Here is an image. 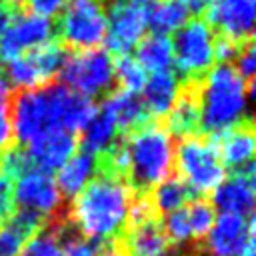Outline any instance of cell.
Returning <instances> with one entry per match:
<instances>
[{
	"label": "cell",
	"instance_id": "cell-3",
	"mask_svg": "<svg viewBox=\"0 0 256 256\" xmlns=\"http://www.w3.org/2000/svg\"><path fill=\"white\" fill-rule=\"evenodd\" d=\"M126 182L134 194H148L156 184L174 174L172 136L160 122L124 134Z\"/></svg>",
	"mask_w": 256,
	"mask_h": 256
},
{
	"label": "cell",
	"instance_id": "cell-34",
	"mask_svg": "<svg viewBox=\"0 0 256 256\" xmlns=\"http://www.w3.org/2000/svg\"><path fill=\"white\" fill-rule=\"evenodd\" d=\"M12 96V84L6 76V70L0 66V100H10Z\"/></svg>",
	"mask_w": 256,
	"mask_h": 256
},
{
	"label": "cell",
	"instance_id": "cell-23",
	"mask_svg": "<svg viewBox=\"0 0 256 256\" xmlns=\"http://www.w3.org/2000/svg\"><path fill=\"white\" fill-rule=\"evenodd\" d=\"M146 6V22L154 34L176 32L190 20V10L184 0H148Z\"/></svg>",
	"mask_w": 256,
	"mask_h": 256
},
{
	"label": "cell",
	"instance_id": "cell-22",
	"mask_svg": "<svg viewBox=\"0 0 256 256\" xmlns=\"http://www.w3.org/2000/svg\"><path fill=\"white\" fill-rule=\"evenodd\" d=\"M120 136H122V132L118 130L112 114L106 112L102 106H98L94 118L82 130L80 150H86L90 154H104L118 142Z\"/></svg>",
	"mask_w": 256,
	"mask_h": 256
},
{
	"label": "cell",
	"instance_id": "cell-31",
	"mask_svg": "<svg viewBox=\"0 0 256 256\" xmlns=\"http://www.w3.org/2000/svg\"><path fill=\"white\" fill-rule=\"evenodd\" d=\"M68 0H20L22 10L44 16V18H54L62 12Z\"/></svg>",
	"mask_w": 256,
	"mask_h": 256
},
{
	"label": "cell",
	"instance_id": "cell-5",
	"mask_svg": "<svg viewBox=\"0 0 256 256\" xmlns=\"http://www.w3.org/2000/svg\"><path fill=\"white\" fill-rule=\"evenodd\" d=\"M174 174L200 198L212 194L226 178L216 144L204 134L178 138L174 144Z\"/></svg>",
	"mask_w": 256,
	"mask_h": 256
},
{
	"label": "cell",
	"instance_id": "cell-27",
	"mask_svg": "<svg viewBox=\"0 0 256 256\" xmlns=\"http://www.w3.org/2000/svg\"><path fill=\"white\" fill-rule=\"evenodd\" d=\"M186 214H188V224L192 232V244L200 246L216 220V210L208 198H196L186 204Z\"/></svg>",
	"mask_w": 256,
	"mask_h": 256
},
{
	"label": "cell",
	"instance_id": "cell-21",
	"mask_svg": "<svg viewBox=\"0 0 256 256\" xmlns=\"http://www.w3.org/2000/svg\"><path fill=\"white\" fill-rule=\"evenodd\" d=\"M182 86V78L176 74V70H164L154 72L150 78H146V84L142 88V102L150 114V118H162L170 112L178 92Z\"/></svg>",
	"mask_w": 256,
	"mask_h": 256
},
{
	"label": "cell",
	"instance_id": "cell-20",
	"mask_svg": "<svg viewBox=\"0 0 256 256\" xmlns=\"http://www.w3.org/2000/svg\"><path fill=\"white\" fill-rule=\"evenodd\" d=\"M102 108L112 114L118 130L122 134H130V132L142 128L144 124L152 122L142 98L136 92H126V90L116 88L112 94H108L104 98Z\"/></svg>",
	"mask_w": 256,
	"mask_h": 256
},
{
	"label": "cell",
	"instance_id": "cell-29",
	"mask_svg": "<svg viewBox=\"0 0 256 256\" xmlns=\"http://www.w3.org/2000/svg\"><path fill=\"white\" fill-rule=\"evenodd\" d=\"M62 240H66L64 242V256H96L92 242L86 240V238H82L74 230V226L70 224V220H68V224L62 230Z\"/></svg>",
	"mask_w": 256,
	"mask_h": 256
},
{
	"label": "cell",
	"instance_id": "cell-7",
	"mask_svg": "<svg viewBox=\"0 0 256 256\" xmlns=\"http://www.w3.org/2000/svg\"><path fill=\"white\" fill-rule=\"evenodd\" d=\"M54 24L56 40L70 52L90 50L104 42L108 14L100 0H68Z\"/></svg>",
	"mask_w": 256,
	"mask_h": 256
},
{
	"label": "cell",
	"instance_id": "cell-19",
	"mask_svg": "<svg viewBox=\"0 0 256 256\" xmlns=\"http://www.w3.org/2000/svg\"><path fill=\"white\" fill-rule=\"evenodd\" d=\"M98 170V158L96 154H90L86 150L74 152L60 168L54 178L56 188L66 204L74 200V196L92 180V176Z\"/></svg>",
	"mask_w": 256,
	"mask_h": 256
},
{
	"label": "cell",
	"instance_id": "cell-28",
	"mask_svg": "<svg viewBox=\"0 0 256 256\" xmlns=\"http://www.w3.org/2000/svg\"><path fill=\"white\" fill-rule=\"evenodd\" d=\"M114 74H116V86L126 92L138 94L146 84V70L130 54L118 58V62L114 64Z\"/></svg>",
	"mask_w": 256,
	"mask_h": 256
},
{
	"label": "cell",
	"instance_id": "cell-15",
	"mask_svg": "<svg viewBox=\"0 0 256 256\" xmlns=\"http://www.w3.org/2000/svg\"><path fill=\"white\" fill-rule=\"evenodd\" d=\"M216 144L224 168H230L232 174H254V124L252 118H246L228 130L208 136Z\"/></svg>",
	"mask_w": 256,
	"mask_h": 256
},
{
	"label": "cell",
	"instance_id": "cell-12",
	"mask_svg": "<svg viewBox=\"0 0 256 256\" xmlns=\"http://www.w3.org/2000/svg\"><path fill=\"white\" fill-rule=\"evenodd\" d=\"M252 240L254 216L242 218L236 214H220L198 250L202 256H242Z\"/></svg>",
	"mask_w": 256,
	"mask_h": 256
},
{
	"label": "cell",
	"instance_id": "cell-25",
	"mask_svg": "<svg viewBox=\"0 0 256 256\" xmlns=\"http://www.w3.org/2000/svg\"><path fill=\"white\" fill-rule=\"evenodd\" d=\"M138 64L144 70L152 72H164L172 66V44L170 38L164 34H148L136 44V56Z\"/></svg>",
	"mask_w": 256,
	"mask_h": 256
},
{
	"label": "cell",
	"instance_id": "cell-30",
	"mask_svg": "<svg viewBox=\"0 0 256 256\" xmlns=\"http://www.w3.org/2000/svg\"><path fill=\"white\" fill-rule=\"evenodd\" d=\"M230 66L238 72V76H240L242 80L254 82V68H256L254 40H246V42L240 46V50H238V54H236V58L232 60Z\"/></svg>",
	"mask_w": 256,
	"mask_h": 256
},
{
	"label": "cell",
	"instance_id": "cell-14",
	"mask_svg": "<svg viewBox=\"0 0 256 256\" xmlns=\"http://www.w3.org/2000/svg\"><path fill=\"white\" fill-rule=\"evenodd\" d=\"M204 14V20L216 34L236 42L252 40L254 0H208Z\"/></svg>",
	"mask_w": 256,
	"mask_h": 256
},
{
	"label": "cell",
	"instance_id": "cell-13",
	"mask_svg": "<svg viewBox=\"0 0 256 256\" xmlns=\"http://www.w3.org/2000/svg\"><path fill=\"white\" fill-rule=\"evenodd\" d=\"M106 14L110 18H108V26H106V38H104L106 48L104 50L108 54L126 56L144 38V32L148 28L146 6H144V2L132 0L130 4L114 8Z\"/></svg>",
	"mask_w": 256,
	"mask_h": 256
},
{
	"label": "cell",
	"instance_id": "cell-4",
	"mask_svg": "<svg viewBox=\"0 0 256 256\" xmlns=\"http://www.w3.org/2000/svg\"><path fill=\"white\" fill-rule=\"evenodd\" d=\"M72 90L60 82H50L34 90H16L8 100L10 124L16 146H28L40 134L62 128Z\"/></svg>",
	"mask_w": 256,
	"mask_h": 256
},
{
	"label": "cell",
	"instance_id": "cell-11",
	"mask_svg": "<svg viewBox=\"0 0 256 256\" xmlns=\"http://www.w3.org/2000/svg\"><path fill=\"white\" fill-rule=\"evenodd\" d=\"M56 38L54 18H44L26 10L12 16L6 30L0 34V62H10L22 52Z\"/></svg>",
	"mask_w": 256,
	"mask_h": 256
},
{
	"label": "cell",
	"instance_id": "cell-10",
	"mask_svg": "<svg viewBox=\"0 0 256 256\" xmlns=\"http://www.w3.org/2000/svg\"><path fill=\"white\" fill-rule=\"evenodd\" d=\"M12 202L14 210L36 214L46 222L64 216L68 208V204H64L56 188L54 176L38 168H30L22 172L18 178H14Z\"/></svg>",
	"mask_w": 256,
	"mask_h": 256
},
{
	"label": "cell",
	"instance_id": "cell-6",
	"mask_svg": "<svg viewBox=\"0 0 256 256\" xmlns=\"http://www.w3.org/2000/svg\"><path fill=\"white\" fill-rule=\"evenodd\" d=\"M58 76L60 84L90 100L100 96L106 98L118 88L112 54H108L104 48L70 52Z\"/></svg>",
	"mask_w": 256,
	"mask_h": 256
},
{
	"label": "cell",
	"instance_id": "cell-2",
	"mask_svg": "<svg viewBox=\"0 0 256 256\" xmlns=\"http://www.w3.org/2000/svg\"><path fill=\"white\" fill-rule=\"evenodd\" d=\"M252 82H246L230 64L214 66L200 84V134L216 136L230 126L252 118L248 98Z\"/></svg>",
	"mask_w": 256,
	"mask_h": 256
},
{
	"label": "cell",
	"instance_id": "cell-16",
	"mask_svg": "<svg viewBox=\"0 0 256 256\" xmlns=\"http://www.w3.org/2000/svg\"><path fill=\"white\" fill-rule=\"evenodd\" d=\"M78 148V138L74 132H68L64 128H52L44 134H40L36 140H32L28 146H24L30 162L34 168L52 172L58 170Z\"/></svg>",
	"mask_w": 256,
	"mask_h": 256
},
{
	"label": "cell",
	"instance_id": "cell-17",
	"mask_svg": "<svg viewBox=\"0 0 256 256\" xmlns=\"http://www.w3.org/2000/svg\"><path fill=\"white\" fill-rule=\"evenodd\" d=\"M200 84L202 80H182L180 92L162 122L172 138L200 134Z\"/></svg>",
	"mask_w": 256,
	"mask_h": 256
},
{
	"label": "cell",
	"instance_id": "cell-24",
	"mask_svg": "<svg viewBox=\"0 0 256 256\" xmlns=\"http://www.w3.org/2000/svg\"><path fill=\"white\" fill-rule=\"evenodd\" d=\"M68 224V216L46 222L18 252V256H64L62 230Z\"/></svg>",
	"mask_w": 256,
	"mask_h": 256
},
{
	"label": "cell",
	"instance_id": "cell-36",
	"mask_svg": "<svg viewBox=\"0 0 256 256\" xmlns=\"http://www.w3.org/2000/svg\"><path fill=\"white\" fill-rule=\"evenodd\" d=\"M242 256H256V252H254V240H252V242L246 246V250L242 252Z\"/></svg>",
	"mask_w": 256,
	"mask_h": 256
},
{
	"label": "cell",
	"instance_id": "cell-35",
	"mask_svg": "<svg viewBox=\"0 0 256 256\" xmlns=\"http://www.w3.org/2000/svg\"><path fill=\"white\" fill-rule=\"evenodd\" d=\"M100 2H102V6L106 8V12H110V10H114V8H120V6L130 4L132 0H100Z\"/></svg>",
	"mask_w": 256,
	"mask_h": 256
},
{
	"label": "cell",
	"instance_id": "cell-1",
	"mask_svg": "<svg viewBox=\"0 0 256 256\" xmlns=\"http://www.w3.org/2000/svg\"><path fill=\"white\" fill-rule=\"evenodd\" d=\"M128 182L108 170H96L92 180L74 196L66 216L86 240H108L124 232L134 202Z\"/></svg>",
	"mask_w": 256,
	"mask_h": 256
},
{
	"label": "cell",
	"instance_id": "cell-26",
	"mask_svg": "<svg viewBox=\"0 0 256 256\" xmlns=\"http://www.w3.org/2000/svg\"><path fill=\"white\" fill-rule=\"evenodd\" d=\"M190 196H192V192L176 174L168 176L166 180H162L160 184H156L148 192V198H150V202H152V206L160 218L186 206L190 202Z\"/></svg>",
	"mask_w": 256,
	"mask_h": 256
},
{
	"label": "cell",
	"instance_id": "cell-18",
	"mask_svg": "<svg viewBox=\"0 0 256 256\" xmlns=\"http://www.w3.org/2000/svg\"><path fill=\"white\" fill-rule=\"evenodd\" d=\"M212 206L222 214L250 218L254 210V174H230L212 192Z\"/></svg>",
	"mask_w": 256,
	"mask_h": 256
},
{
	"label": "cell",
	"instance_id": "cell-33",
	"mask_svg": "<svg viewBox=\"0 0 256 256\" xmlns=\"http://www.w3.org/2000/svg\"><path fill=\"white\" fill-rule=\"evenodd\" d=\"M14 212V202H12V180L2 174L0 170V224L8 220Z\"/></svg>",
	"mask_w": 256,
	"mask_h": 256
},
{
	"label": "cell",
	"instance_id": "cell-8",
	"mask_svg": "<svg viewBox=\"0 0 256 256\" xmlns=\"http://www.w3.org/2000/svg\"><path fill=\"white\" fill-rule=\"evenodd\" d=\"M172 62L182 80H204L214 68V30L204 18H190L170 40Z\"/></svg>",
	"mask_w": 256,
	"mask_h": 256
},
{
	"label": "cell",
	"instance_id": "cell-32",
	"mask_svg": "<svg viewBox=\"0 0 256 256\" xmlns=\"http://www.w3.org/2000/svg\"><path fill=\"white\" fill-rule=\"evenodd\" d=\"M14 146V134L10 124V112H8V100H0V156Z\"/></svg>",
	"mask_w": 256,
	"mask_h": 256
},
{
	"label": "cell",
	"instance_id": "cell-9",
	"mask_svg": "<svg viewBox=\"0 0 256 256\" xmlns=\"http://www.w3.org/2000/svg\"><path fill=\"white\" fill-rule=\"evenodd\" d=\"M70 50L54 40H48L40 46H34L6 64V76L16 90H34L54 82V76L60 74Z\"/></svg>",
	"mask_w": 256,
	"mask_h": 256
}]
</instances>
